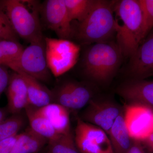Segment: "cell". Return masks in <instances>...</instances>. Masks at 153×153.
<instances>
[{
  "mask_svg": "<svg viewBox=\"0 0 153 153\" xmlns=\"http://www.w3.org/2000/svg\"><path fill=\"white\" fill-rule=\"evenodd\" d=\"M113 10L117 45L123 56L131 57L144 39L139 0L114 1Z\"/></svg>",
  "mask_w": 153,
  "mask_h": 153,
  "instance_id": "1",
  "label": "cell"
},
{
  "mask_svg": "<svg viewBox=\"0 0 153 153\" xmlns=\"http://www.w3.org/2000/svg\"><path fill=\"white\" fill-rule=\"evenodd\" d=\"M114 1L95 0L87 16L73 29V37L85 44L111 41L116 34Z\"/></svg>",
  "mask_w": 153,
  "mask_h": 153,
  "instance_id": "2",
  "label": "cell"
},
{
  "mask_svg": "<svg viewBox=\"0 0 153 153\" xmlns=\"http://www.w3.org/2000/svg\"><path fill=\"white\" fill-rule=\"evenodd\" d=\"M39 2L28 0L0 1V10L7 17L17 36L31 43L43 40Z\"/></svg>",
  "mask_w": 153,
  "mask_h": 153,
  "instance_id": "3",
  "label": "cell"
},
{
  "mask_svg": "<svg viewBox=\"0 0 153 153\" xmlns=\"http://www.w3.org/2000/svg\"><path fill=\"white\" fill-rule=\"evenodd\" d=\"M123 56L117 43H95L87 49L83 62L86 76L98 82H105L117 70Z\"/></svg>",
  "mask_w": 153,
  "mask_h": 153,
  "instance_id": "4",
  "label": "cell"
},
{
  "mask_svg": "<svg viewBox=\"0 0 153 153\" xmlns=\"http://www.w3.org/2000/svg\"><path fill=\"white\" fill-rule=\"evenodd\" d=\"M45 41L47 65L55 77L64 74L76 64L80 52L79 45L60 38L47 37Z\"/></svg>",
  "mask_w": 153,
  "mask_h": 153,
  "instance_id": "5",
  "label": "cell"
},
{
  "mask_svg": "<svg viewBox=\"0 0 153 153\" xmlns=\"http://www.w3.org/2000/svg\"><path fill=\"white\" fill-rule=\"evenodd\" d=\"M5 66L12 70L20 69L39 81H49L51 75L46 59L45 38L31 43L18 59Z\"/></svg>",
  "mask_w": 153,
  "mask_h": 153,
  "instance_id": "6",
  "label": "cell"
},
{
  "mask_svg": "<svg viewBox=\"0 0 153 153\" xmlns=\"http://www.w3.org/2000/svg\"><path fill=\"white\" fill-rule=\"evenodd\" d=\"M74 142L81 153H114L107 134L102 129L78 118Z\"/></svg>",
  "mask_w": 153,
  "mask_h": 153,
  "instance_id": "7",
  "label": "cell"
},
{
  "mask_svg": "<svg viewBox=\"0 0 153 153\" xmlns=\"http://www.w3.org/2000/svg\"><path fill=\"white\" fill-rule=\"evenodd\" d=\"M47 27L60 39L73 38V28L67 13L64 0H47L41 5L40 13Z\"/></svg>",
  "mask_w": 153,
  "mask_h": 153,
  "instance_id": "8",
  "label": "cell"
},
{
  "mask_svg": "<svg viewBox=\"0 0 153 153\" xmlns=\"http://www.w3.org/2000/svg\"><path fill=\"white\" fill-rule=\"evenodd\" d=\"M125 121L131 140L144 141L153 132V109L130 103L126 107Z\"/></svg>",
  "mask_w": 153,
  "mask_h": 153,
  "instance_id": "9",
  "label": "cell"
},
{
  "mask_svg": "<svg viewBox=\"0 0 153 153\" xmlns=\"http://www.w3.org/2000/svg\"><path fill=\"white\" fill-rule=\"evenodd\" d=\"M53 91L54 102L67 109L78 110L85 106L90 101V91L82 84L68 81L63 83Z\"/></svg>",
  "mask_w": 153,
  "mask_h": 153,
  "instance_id": "10",
  "label": "cell"
},
{
  "mask_svg": "<svg viewBox=\"0 0 153 153\" xmlns=\"http://www.w3.org/2000/svg\"><path fill=\"white\" fill-rule=\"evenodd\" d=\"M120 114L119 109L112 103L90 100L81 119L96 126L108 135L115 121Z\"/></svg>",
  "mask_w": 153,
  "mask_h": 153,
  "instance_id": "11",
  "label": "cell"
},
{
  "mask_svg": "<svg viewBox=\"0 0 153 153\" xmlns=\"http://www.w3.org/2000/svg\"><path fill=\"white\" fill-rule=\"evenodd\" d=\"M128 71L134 79L153 76V33L143 41L130 57Z\"/></svg>",
  "mask_w": 153,
  "mask_h": 153,
  "instance_id": "12",
  "label": "cell"
},
{
  "mask_svg": "<svg viewBox=\"0 0 153 153\" xmlns=\"http://www.w3.org/2000/svg\"><path fill=\"white\" fill-rule=\"evenodd\" d=\"M118 91L129 104L142 105L153 109V80L134 79L123 85Z\"/></svg>",
  "mask_w": 153,
  "mask_h": 153,
  "instance_id": "13",
  "label": "cell"
},
{
  "mask_svg": "<svg viewBox=\"0 0 153 153\" xmlns=\"http://www.w3.org/2000/svg\"><path fill=\"white\" fill-rule=\"evenodd\" d=\"M25 80L27 89L29 105L40 108L54 102L53 91L41 84L40 81L17 68L13 70Z\"/></svg>",
  "mask_w": 153,
  "mask_h": 153,
  "instance_id": "14",
  "label": "cell"
},
{
  "mask_svg": "<svg viewBox=\"0 0 153 153\" xmlns=\"http://www.w3.org/2000/svg\"><path fill=\"white\" fill-rule=\"evenodd\" d=\"M37 109L49 121L57 134H64L71 131L69 109L55 102Z\"/></svg>",
  "mask_w": 153,
  "mask_h": 153,
  "instance_id": "15",
  "label": "cell"
},
{
  "mask_svg": "<svg viewBox=\"0 0 153 153\" xmlns=\"http://www.w3.org/2000/svg\"><path fill=\"white\" fill-rule=\"evenodd\" d=\"M109 138L114 153H128L132 142L125 121L122 114L117 118L110 131Z\"/></svg>",
  "mask_w": 153,
  "mask_h": 153,
  "instance_id": "16",
  "label": "cell"
},
{
  "mask_svg": "<svg viewBox=\"0 0 153 153\" xmlns=\"http://www.w3.org/2000/svg\"><path fill=\"white\" fill-rule=\"evenodd\" d=\"M48 142L29 126L24 132L19 134L11 153H39Z\"/></svg>",
  "mask_w": 153,
  "mask_h": 153,
  "instance_id": "17",
  "label": "cell"
},
{
  "mask_svg": "<svg viewBox=\"0 0 153 153\" xmlns=\"http://www.w3.org/2000/svg\"><path fill=\"white\" fill-rule=\"evenodd\" d=\"M25 110L30 127L36 133L49 141L55 139L59 136L49 121L38 112L36 108L29 105Z\"/></svg>",
  "mask_w": 153,
  "mask_h": 153,
  "instance_id": "18",
  "label": "cell"
},
{
  "mask_svg": "<svg viewBox=\"0 0 153 153\" xmlns=\"http://www.w3.org/2000/svg\"><path fill=\"white\" fill-rule=\"evenodd\" d=\"M95 0H64L69 19L82 22L87 16Z\"/></svg>",
  "mask_w": 153,
  "mask_h": 153,
  "instance_id": "19",
  "label": "cell"
},
{
  "mask_svg": "<svg viewBox=\"0 0 153 153\" xmlns=\"http://www.w3.org/2000/svg\"><path fill=\"white\" fill-rule=\"evenodd\" d=\"M26 124V119L21 113L12 114L0 123V142L19 134Z\"/></svg>",
  "mask_w": 153,
  "mask_h": 153,
  "instance_id": "20",
  "label": "cell"
},
{
  "mask_svg": "<svg viewBox=\"0 0 153 153\" xmlns=\"http://www.w3.org/2000/svg\"><path fill=\"white\" fill-rule=\"evenodd\" d=\"M48 153H79L71 131L59 134L48 143Z\"/></svg>",
  "mask_w": 153,
  "mask_h": 153,
  "instance_id": "21",
  "label": "cell"
},
{
  "mask_svg": "<svg viewBox=\"0 0 153 153\" xmlns=\"http://www.w3.org/2000/svg\"><path fill=\"white\" fill-rule=\"evenodd\" d=\"M19 42L0 40V65H7L19 58L24 50Z\"/></svg>",
  "mask_w": 153,
  "mask_h": 153,
  "instance_id": "22",
  "label": "cell"
},
{
  "mask_svg": "<svg viewBox=\"0 0 153 153\" xmlns=\"http://www.w3.org/2000/svg\"><path fill=\"white\" fill-rule=\"evenodd\" d=\"M139 2L142 12L145 39L153 28V0H139Z\"/></svg>",
  "mask_w": 153,
  "mask_h": 153,
  "instance_id": "23",
  "label": "cell"
},
{
  "mask_svg": "<svg viewBox=\"0 0 153 153\" xmlns=\"http://www.w3.org/2000/svg\"><path fill=\"white\" fill-rule=\"evenodd\" d=\"M0 39L19 42V36L14 32L5 14L0 16Z\"/></svg>",
  "mask_w": 153,
  "mask_h": 153,
  "instance_id": "24",
  "label": "cell"
},
{
  "mask_svg": "<svg viewBox=\"0 0 153 153\" xmlns=\"http://www.w3.org/2000/svg\"><path fill=\"white\" fill-rule=\"evenodd\" d=\"M5 65H0V97L8 85L10 74Z\"/></svg>",
  "mask_w": 153,
  "mask_h": 153,
  "instance_id": "25",
  "label": "cell"
},
{
  "mask_svg": "<svg viewBox=\"0 0 153 153\" xmlns=\"http://www.w3.org/2000/svg\"><path fill=\"white\" fill-rule=\"evenodd\" d=\"M19 134L0 142V153H11L18 139Z\"/></svg>",
  "mask_w": 153,
  "mask_h": 153,
  "instance_id": "26",
  "label": "cell"
},
{
  "mask_svg": "<svg viewBox=\"0 0 153 153\" xmlns=\"http://www.w3.org/2000/svg\"><path fill=\"white\" fill-rule=\"evenodd\" d=\"M134 141L128 153H146L140 141Z\"/></svg>",
  "mask_w": 153,
  "mask_h": 153,
  "instance_id": "27",
  "label": "cell"
},
{
  "mask_svg": "<svg viewBox=\"0 0 153 153\" xmlns=\"http://www.w3.org/2000/svg\"><path fill=\"white\" fill-rule=\"evenodd\" d=\"M144 142L151 150L153 152V132L150 134Z\"/></svg>",
  "mask_w": 153,
  "mask_h": 153,
  "instance_id": "28",
  "label": "cell"
},
{
  "mask_svg": "<svg viewBox=\"0 0 153 153\" xmlns=\"http://www.w3.org/2000/svg\"><path fill=\"white\" fill-rule=\"evenodd\" d=\"M8 113L7 108L0 107V123L7 118Z\"/></svg>",
  "mask_w": 153,
  "mask_h": 153,
  "instance_id": "29",
  "label": "cell"
},
{
  "mask_svg": "<svg viewBox=\"0 0 153 153\" xmlns=\"http://www.w3.org/2000/svg\"><path fill=\"white\" fill-rule=\"evenodd\" d=\"M39 153H41L39 152ZM48 153L47 152V153Z\"/></svg>",
  "mask_w": 153,
  "mask_h": 153,
  "instance_id": "30",
  "label": "cell"
},
{
  "mask_svg": "<svg viewBox=\"0 0 153 153\" xmlns=\"http://www.w3.org/2000/svg\"><path fill=\"white\" fill-rule=\"evenodd\" d=\"M0 40H1V39H0Z\"/></svg>",
  "mask_w": 153,
  "mask_h": 153,
  "instance_id": "31",
  "label": "cell"
}]
</instances>
